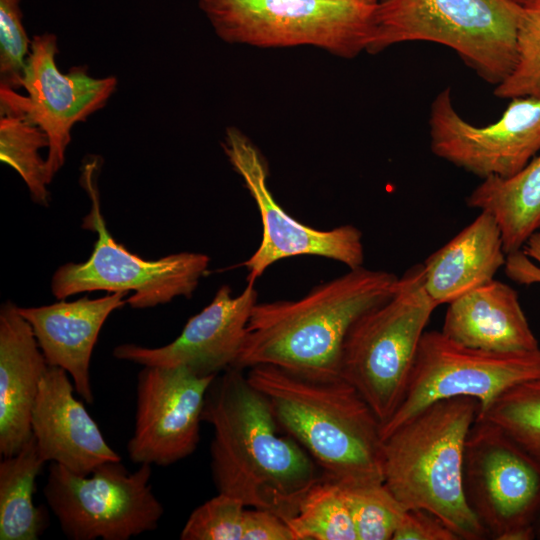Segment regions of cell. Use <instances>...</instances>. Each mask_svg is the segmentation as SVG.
<instances>
[{"label": "cell", "instance_id": "obj_35", "mask_svg": "<svg viewBox=\"0 0 540 540\" xmlns=\"http://www.w3.org/2000/svg\"><path fill=\"white\" fill-rule=\"evenodd\" d=\"M361 1H364V2L369 3V4H377L382 0H361Z\"/></svg>", "mask_w": 540, "mask_h": 540}, {"label": "cell", "instance_id": "obj_16", "mask_svg": "<svg viewBox=\"0 0 540 540\" xmlns=\"http://www.w3.org/2000/svg\"><path fill=\"white\" fill-rule=\"evenodd\" d=\"M248 283L237 296L223 285L212 301L185 324L180 335L162 347L121 344L119 360L143 366L184 367L198 376L218 375L235 366L258 294Z\"/></svg>", "mask_w": 540, "mask_h": 540}, {"label": "cell", "instance_id": "obj_26", "mask_svg": "<svg viewBox=\"0 0 540 540\" xmlns=\"http://www.w3.org/2000/svg\"><path fill=\"white\" fill-rule=\"evenodd\" d=\"M540 464V379L519 383L478 413Z\"/></svg>", "mask_w": 540, "mask_h": 540}, {"label": "cell", "instance_id": "obj_11", "mask_svg": "<svg viewBox=\"0 0 540 540\" xmlns=\"http://www.w3.org/2000/svg\"><path fill=\"white\" fill-rule=\"evenodd\" d=\"M463 482L467 502L489 538L535 537L540 464L495 424L479 416L465 443Z\"/></svg>", "mask_w": 540, "mask_h": 540}, {"label": "cell", "instance_id": "obj_14", "mask_svg": "<svg viewBox=\"0 0 540 540\" xmlns=\"http://www.w3.org/2000/svg\"><path fill=\"white\" fill-rule=\"evenodd\" d=\"M429 134L437 157L482 179L508 178L540 150V98H512L495 123L478 127L457 113L447 87L431 103Z\"/></svg>", "mask_w": 540, "mask_h": 540}, {"label": "cell", "instance_id": "obj_2", "mask_svg": "<svg viewBox=\"0 0 540 540\" xmlns=\"http://www.w3.org/2000/svg\"><path fill=\"white\" fill-rule=\"evenodd\" d=\"M399 277L363 266L313 287L297 300L257 302L234 368L273 365L314 379L340 376L353 324L387 301Z\"/></svg>", "mask_w": 540, "mask_h": 540}, {"label": "cell", "instance_id": "obj_30", "mask_svg": "<svg viewBox=\"0 0 540 540\" xmlns=\"http://www.w3.org/2000/svg\"><path fill=\"white\" fill-rule=\"evenodd\" d=\"M22 0H0V88H22L31 40L23 25Z\"/></svg>", "mask_w": 540, "mask_h": 540}, {"label": "cell", "instance_id": "obj_17", "mask_svg": "<svg viewBox=\"0 0 540 540\" xmlns=\"http://www.w3.org/2000/svg\"><path fill=\"white\" fill-rule=\"evenodd\" d=\"M66 370L49 366L32 412V435L46 462L89 475L99 465L121 460L106 442L97 423L74 396Z\"/></svg>", "mask_w": 540, "mask_h": 540}, {"label": "cell", "instance_id": "obj_33", "mask_svg": "<svg viewBox=\"0 0 540 540\" xmlns=\"http://www.w3.org/2000/svg\"><path fill=\"white\" fill-rule=\"evenodd\" d=\"M242 540H296L288 524L276 514L258 508L245 509Z\"/></svg>", "mask_w": 540, "mask_h": 540}, {"label": "cell", "instance_id": "obj_18", "mask_svg": "<svg viewBox=\"0 0 540 540\" xmlns=\"http://www.w3.org/2000/svg\"><path fill=\"white\" fill-rule=\"evenodd\" d=\"M128 293L109 292L96 299L85 296L72 302L18 307L31 325L48 365L66 370L75 391L86 403L94 401L89 368L99 332L108 316L127 303Z\"/></svg>", "mask_w": 540, "mask_h": 540}, {"label": "cell", "instance_id": "obj_15", "mask_svg": "<svg viewBox=\"0 0 540 540\" xmlns=\"http://www.w3.org/2000/svg\"><path fill=\"white\" fill-rule=\"evenodd\" d=\"M216 376H198L184 367L144 366L137 376L130 460L168 466L191 455L200 440L206 393Z\"/></svg>", "mask_w": 540, "mask_h": 540}, {"label": "cell", "instance_id": "obj_5", "mask_svg": "<svg viewBox=\"0 0 540 540\" xmlns=\"http://www.w3.org/2000/svg\"><path fill=\"white\" fill-rule=\"evenodd\" d=\"M521 11L509 0H382L375 7L367 52L412 41L442 44L498 85L516 62Z\"/></svg>", "mask_w": 540, "mask_h": 540}, {"label": "cell", "instance_id": "obj_25", "mask_svg": "<svg viewBox=\"0 0 540 540\" xmlns=\"http://www.w3.org/2000/svg\"><path fill=\"white\" fill-rule=\"evenodd\" d=\"M296 540H358L351 512L340 486L322 477L286 522Z\"/></svg>", "mask_w": 540, "mask_h": 540}, {"label": "cell", "instance_id": "obj_7", "mask_svg": "<svg viewBox=\"0 0 540 540\" xmlns=\"http://www.w3.org/2000/svg\"><path fill=\"white\" fill-rule=\"evenodd\" d=\"M216 35L258 48L313 46L351 59L367 51L376 4L361 0H197Z\"/></svg>", "mask_w": 540, "mask_h": 540}, {"label": "cell", "instance_id": "obj_19", "mask_svg": "<svg viewBox=\"0 0 540 540\" xmlns=\"http://www.w3.org/2000/svg\"><path fill=\"white\" fill-rule=\"evenodd\" d=\"M48 363L29 322L12 302L0 309V453L16 454L31 438L32 412Z\"/></svg>", "mask_w": 540, "mask_h": 540}, {"label": "cell", "instance_id": "obj_4", "mask_svg": "<svg viewBox=\"0 0 540 540\" xmlns=\"http://www.w3.org/2000/svg\"><path fill=\"white\" fill-rule=\"evenodd\" d=\"M469 397L436 401L383 438V482L406 509L438 517L459 540L489 538L464 490L465 443L478 415Z\"/></svg>", "mask_w": 540, "mask_h": 540}, {"label": "cell", "instance_id": "obj_28", "mask_svg": "<svg viewBox=\"0 0 540 540\" xmlns=\"http://www.w3.org/2000/svg\"><path fill=\"white\" fill-rule=\"evenodd\" d=\"M504 99L540 98V2L522 7L516 38V62L494 90Z\"/></svg>", "mask_w": 540, "mask_h": 540}, {"label": "cell", "instance_id": "obj_20", "mask_svg": "<svg viewBox=\"0 0 540 540\" xmlns=\"http://www.w3.org/2000/svg\"><path fill=\"white\" fill-rule=\"evenodd\" d=\"M441 332L459 344L487 351L539 348L518 293L495 279L450 302Z\"/></svg>", "mask_w": 540, "mask_h": 540}, {"label": "cell", "instance_id": "obj_10", "mask_svg": "<svg viewBox=\"0 0 540 540\" xmlns=\"http://www.w3.org/2000/svg\"><path fill=\"white\" fill-rule=\"evenodd\" d=\"M540 379V348L528 352H494L459 344L442 332L425 331L402 403L382 425V440L430 404L469 397L484 411L507 389Z\"/></svg>", "mask_w": 540, "mask_h": 540}, {"label": "cell", "instance_id": "obj_22", "mask_svg": "<svg viewBox=\"0 0 540 540\" xmlns=\"http://www.w3.org/2000/svg\"><path fill=\"white\" fill-rule=\"evenodd\" d=\"M466 203L495 218L506 255L521 250L540 226V156L511 177L483 179Z\"/></svg>", "mask_w": 540, "mask_h": 540}, {"label": "cell", "instance_id": "obj_24", "mask_svg": "<svg viewBox=\"0 0 540 540\" xmlns=\"http://www.w3.org/2000/svg\"><path fill=\"white\" fill-rule=\"evenodd\" d=\"M49 147L47 134L23 115L0 109V160L23 179L34 202L47 206L50 184L40 149Z\"/></svg>", "mask_w": 540, "mask_h": 540}, {"label": "cell", "instance_id": "obj_37", "mask_svg": "<svg viewBox=\"0 0 540 540\" xmlns=\"http://www.w3.org/2000/svg\"><path fill=\"white\" fill-rule=\"evenodd\" d=\"M539 230H540V226H539Z\"/></svg>", "mask_w": 540, "mask_h": 540}, {"label": "cell", "instance_id": "obj_1", "mask_svg": "<svg viewBox=\"0 0 540 540\" xmlns=\"http://www.w3.org/2000/svg\"><path fill=\"white\" fill-rule=\"evenodd\" d=\"M202 421L213 428L211 472L218 493L268 510L285 522L321 477L317 464L280 433L268 399L239 368L218 374L207 390Z\"/></svg>", "mask_w": 540, "mask_h": 540}, {"label": "cell", "instance_id": "obj_27", "mask_svg": "<svg viewBox=\"0 0 540 540\" xmlns=\"http://www.w3.org/2000/svg\"><path fill=\"white\" fill-rule=\"evenodd\" d=\"M339 486L351 512L357 539L392 540L406 508L384 482Z\"/></svg>", "mask_w": 540, "mask_h": 540}, {"label": "cell", "instance_id": "obj_21", "mask_svg": "<svg viewBox=\"0 0 540 540\" xmlns=\"http://www.w3.org/2000/svg\"><path fill=\"white\" fill-rule=\"evenodd\" d=\"M506 253L495 218L484 211L422 263L424 286L438 304H449L494 279Z\"/></svg>", "mask_w": 540, "mask_h": 540}, {"label": "cell", "instance_id": "obj_13", "mask_svg": "<svg viewBox=\"0 0 540 540\" xmlns=\"http://www.w3.org/2000/svg\"><path fill=\"white\" fill-rule=\"evenodd\" d=\"M221 145L253 198L262 223L261 242L243 262L248 283H255L275 262L295 256H320L343 263L349 269L363 266L364 247L358 228L346 224L319 230L296 220L273 197L268 186L267 162L250 138L230 126Z\"/></svg>", "mask_w": 540, "mask_h": 540}, {"label": "cell", "instance_id": "obj_23", "mask_svg": "<svg viewBox=\"0 0 540 540\" xmlns=\"http://www.w3.org/2000/svg\"><path fill=\"white\" fill-rule=\"evenodd\" d=\"M45 463L33 435L0 462V540H37L47 528V510L33 501Z\"/></svg>", "mask_w": 540, "mask_h": 540}, {"label": "cell", "instance_id": "obj_3", "mask_svg": "<svg viewBox=\"0 0 540 540\" xmlns=\"http://www.w3.org/2000/svg\"><path fill=\"white\" fill-rule=\"evenodd\" d=\"M246 376L324 478L339 485L383 482L381 423L349 382L309 378L273 365L253 366Z\"/></svg>", "mask_w": 540, "mask_h": 540}, {"label": "cell", "instance_id": "obj_29", "mask_svg": "<svg viewBox=\"0 0 540 540\" xmlns=\"http://www.w3.org/2000/svg\"><path fill=\"white\" fill-rule=\"evenodd\" d=\"M245 504L225 493L198 506L188 517L181 540H242Z\"/></svg>", "mask_w": 540, "mask_h": 540}, {"label": "cell", "instance_id": "obj_8", "mask_svg": "<svg viewBox=\"0 0 540 540\" xmlns=\"http://www.w3.org/2000/svg\"><path fill=\"white\" fill-rule=\"evenodd\" d=\"M98 157L82 165L80 183L90 201V212L82 227L97 233L98 239L88 260L67 263L53 275L51 289L57 299L73 294L104 290L134 291L127 303L137 309L165 304L178 296L191 297L209 265L202 253L182 252L157 260H144L117 243L107 230L101 213Z\"/></svg>", "mask_w": 540, "mask_h": 540}, {"label": "cell", "instance_id": "obj_32", "mask_svg": "<svg viewBox=\"0 0 540 540\" xmlns=\"http://www.w3.org/2000/svg\"><path fill=\"white\" fill-rule=\"evenodd\" d=\"M504 270L518 284L540 283V230L527 239L521 250L507 255Z\"/></svg>", "mask_w": 540, "mask_h": 540}, {"label": "cell", "instance_id": "obj_12", "mask_svg": "<svg viewBox=\"0 0 540 540\" xmlns=\"http://www.w3.org/2000/svg\"><path fill=\"white\" fill-rule=\"evenodd\" d=\"M58 53L54 33L34 35L22 78L27 95L0 88V109L23 115L47 134L46 167L50 183L64 164L73 126L102 109L118 84L114 76H90L84 65L62 73L56 64Z\"/></svg>", "mask_w": 540, "mask_h": 540}, {"label": "cell", "instance_id": "obj_36", "mask_svg": "<svg viewBox=\"0 0 540 540\" xmlns=\"http://www.w3.org/2000/svg\"><path fill=\"white\" fill-rule=\"evenodd\" d=\"M537 535H538V538H540V525H539V528L537 529Z\"/></svg>", "mask_w": 540, "mask_h": 540}, {"label": "cell", "instance_id": "obj_9", "mask_svg": "<svg viewBox=\"0 0 540 540\" xmlns=\"http://www.w3.org/2000/svg\"><path fill=\"white\" fill-rule=\"evenodd\" d=\"M151 466L130 472L121 460L108 461L80 475L52 462L44 497L67 538L128 540L157 529L164 513L150 484Z\"/></svg>", "mask_w": 540, "mask_h": 540}, {"label": "cell", "instance_id": "obj_6", "mask_svg": "<svg viewBox=\"0 0 540 540\" xmlns=\"http://www.w3.org/2000/svg\"><path fill=\"white\" fill-rule=\"evenodd\" d=\"M439 305L424 286L422 263L399 277L395 293L363 314L344 341L340 376L382 425L402 403L424 329Z\"/></svg>", "mask_w": 540, "mask_h": 540}, {"label": "cell", "instance_id": "obj_31", "mask_svg": "<svg viewBox=\"0 0 540 540\" xmlns=\"http://www.w3.org/2000/svg\"><path fill=\"white\" fill-rule=\"evenodd\" d=\"M392 540H459L438 517L423 509H406Z\"/></svg>", "mask_w": 540, "mask_h": 540}, {"label": "cell", "instance_id": "obj_34", "mask_svg": "<svg viewBox=\"0 0 540 540\" xmlns=\"http://www.w3.org/2000/svg\"><path fill=\"white\" fill-rule=\"evenodd\" d=\"M521 7H524V6H527V5H530V4H533V3H536V2H540V0H509Z\"/></svg>", "mask_w": 540, "mask_h": 540}]
</instances>
